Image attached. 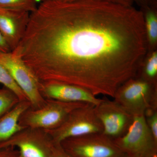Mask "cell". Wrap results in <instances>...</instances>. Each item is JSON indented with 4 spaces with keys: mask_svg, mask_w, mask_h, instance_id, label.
I'll return each instance as SVG.
<instances>
[{
    "mask_svg": "<svg viewBox=\"0 0 157 157\" xmlns=\"http://www.w3.org/2000/svg\"><path fill=\"white\" fill-rule=\"evenodd\" d=\"M16 49L39 82L113 98L147 52L143 13L98 0H47L30 13Z\"/></svg>",
    "mask_w": 157,
    "mask_h": 157,
    "instance_id": "cell-1",
    "label": "cell"
},
{
    "mask_svg": "<svg viewBox=\"0 0 157 157\" xmlns=\"http://www.w3.org/2000/svg\"><path fill=\"white\" fill-rule=\"evenodd\" d=\"M113 98L133 116H144L149 108H157V86L135 76L121 85Z\"/></svg>",
    "mask_w": 157,
    "mask_h": 157,
    "instance_id": "cell-2",
    "label": "cell"
},
{
    "mask_svg": "<svg viewBox=\"0 0 157 157\" xmlns=\"http://www.w3.org/2000/svg\"><path fill=\"white\" fill-rule=\"evenodd\" d=\"M86 104L45 99L42 107L26 110L20 117L19 124L24 128L52 130L60 126L73 109Z\"/></svg>",
    "mask_w": 157,
    "mask_h": 157,
    "instance_id": "cell-3",
    "label": "cell"
},
{
    "mask_svg": "<svg viewBox=\"0 0 157 157\" xmlns=\"http://www.w3.org/2000/svg\"><path fill=\"white\" fill-rule=\"evenodd\" d=\"M94 107L86 104L73 109L58 128L45 131L55 144H60L70 137L103 133V126L96 115Z\"/></svg>",
    "mask_w": 157,
    "mask_h": 157,
    "instance_id": "cell-4",
    "label": "cell"
},
{
    "mask_svg": "<svg viewBox=\"0 0 157 157\" xmlns=\"http://www.w3.org/2000/svg\"><path fill=\"white\" fill-rule=\"evenodd\" d=\"M0 63L6 68L31 104V108L42 107L45 101L39 90L40 82L16 49L0 52Z\"/></svg>",
    "mask_w": 157,
    "mask_h": 157,
    "instance_id": "cell-5",
    "label": "cell"
},
{
    "mask_svg": "<svg viewBox=\"0 0 157 157\" xmlns=\"http://www.w3.org/2000/svg\"><path fill=\"white\" fill-rule=\"evenodd\" d=\"M70 157H124L113 139L103 133L70 137L60 143Z\"/></svg>",
    "mask_w": 157,
    "mask_h": 157,
    "instance_id": "cell-6",
    "label": "cell"
},
{
    "mask_svg": "<svg viewBox=\"0 0 157 157\" xmlns=\"http://www.w3.org/2000/svg\"><path fill=\"white\" fill-rule=\"evenodd\" d=\"M113 140L125 155L157 157V140L149 129L144 116L134 117L126 133Z\"/></svg>",
    "mask_w": 157,
    "mask_h": 157,
    "instance_id": "cell-7",
    "label": "cell"
},
{
    "mask_svg": "<svg viewBox=\"0 0 157 157\" xmlns=\"http://www.w3.org/2000/svg\"><path fill=\"white\" fill-rule=\"evenodd\" d=\"M54 144L45 130L25 128L0 143V149L16 148L20 157H52Z\"/></svg>",
    "mask_w": 157,
    "mask_h": 157,
    "instance_id": "cell-8",
    "label": "cell"
},
{
    "mask_svg": "<svg viewBox=\"0 0 157 157\" xmlns=\"http://www.w3.org/2000/svg\"><path fill=\"white\" fill-rule=\"evenodd\" d=\"M94 109L103 126V134L113 140L124 135L134 119V117L114 100L101 99Z\"/></svg>",
    "mask_w": 157,
    "mask_h": 157,
    "instance_id": "cell-9",
    "label": "cell"
},
{
    "mask_svg": "<svg viewBox=\"0 0 157 157\" xmlns=\"http://www.w3.org/2000/svg\"><path fill=\"white\" fill-rule=\"evenodd\" d=\"M39 90L45 99L63 102H82L96 106L101 100L84 88L63 82H40Z\"/></svg>",
    "mask_w": 157,
    "mask_h": 157,
    "instance_id": "cell-10",
    "label": "cell"
},
{
    "mask_svg": "<svg viewBox=\"0 0 157 157\" xmlns=\"http://www.w3.org/2000/svg\"><path fill=\"white\" fill-rule=\"evenodd\" d=\"M30 13L0 8V33L9 48L14 50L24 36Z\"/></svg>",
    "mask_w": 157,
    "mask_h": 157,
    "instance_id": "cell-11",
    "label": "cell"
},
{
    "mask_svg": "<svg viewBox=\"0 0 157 157\" xmlns=\"http://www.w3.org/2000/svg\"><path fill=\"white\" fill-rule=\"evenodd\" d=\"M31 107L29 100L20 101L9 112L0 117V143H2L25 128L19 124L20 117Z\"/></svg>",
    "mask_w": 157,
    "mask_h": 157,
    "instance_id": "cell-12",
    "label": "cell"
},
{
    "mask_svg": "<svg viewBox=\"0 0 157 157\" xmlns=\"http://www.w3.org/2000/svg\"><path fill=\"white\" fill-rule=\"evenodd\" d=\"M143 13L147 51L157 50V4L141 9Z\"/></svg>",
    "mask_w": 157,
    "mask_h": 157,
    "instance_id": "cell-13",
    "label": "cell"
},
{
    "mask_svg": "<svg viewBox=\"0 0 157 157\" xmlns=\"http://www.w3.org/2000/svg\"><path fill=\"white\" fill-rule=\"evenodd\" d=\"M135 76L157 86V50L147 52Z\"/></svg>",
    "mask_w": 157,
    "mask_h": 157,
    "instance_id": "cell-14",
    "label": "cell"
},
{
    "mask_svg": "<svg viewBox=\"0 0 157 157\" xmlns=\"http://www.w3.org/2000/svg\"><path fill=\"white\" fill-rule=\"evenodd\" d=\"M35 0H0V8L26 11L31 13L36 9Z\"/></svg>",
    "mask_w": 157,
    "mask_h": 157,
    "instance_id": "cell-15",
    "label": "cell"
},
{
    "mask_svg": "<svg viewBox=\"0 0 157 157\" xmlns=\"http://www.w3.org/2000/svg\"><path fill=\"white\" fill-rule=\"evenodd\" d=\"M20 101L14 92L7 88H0V117L15 107Z\"/></svg>",
    "mask_w": 157,
    "mask_h": 157,
    "instance_id": "cell-16",
    "label": "cell"
},
{
    "mask_svg": "<svg viewBox=\"0 0 157 157\" xmlns=\"http://www.w3.org/2000/svg\"><path fill=\"white\" fill-rule=\"evenodd\" d=\"M0 84L4 87L11 90L19 98L20 101L28 100L24 93L21 89L16 82L11 77L9 72L2 64L0 63Z\"/></svg>",
    "mask_w": 157,
    "mask_h": 157,
    "instance_id": "cell-17",
    "label": "cell"
},
{
    "mask_svg": "<svg viewBox=\"0 0 157 157\" xmlns=\"http://www.w3.org/2000/svg\"><path fill=\"white\" fill-rule=\"evenodd\" d=\"M144 117L149 129L157 140V108H149L145 111Z\"/></svg>",
    "mask_w": 157,
    "mask_h": 157,
    "instance_id": "cell-18",
    "label": "cell"
},
{
    "mask_svg": "<svg viewBox=\"0 0 157 157\" xmlns=\"http://www.w3.org/2000/svg\"><path fill=\"white\" fill-rule=\"evenodd\" d=\"M0 157H20L17 149L9 147L0 149Z\"/></svg>",
    "mask_w": 157,
    "mask_h": 157,
    "instance_id": "cell-19",
    "label": "cell"
},
{
    "mask_svg": "<svg viewBox=\"0 0 157 157\" xmlns=\"http://www.w3.org/2000/svg\"><path fill=\"white\" fill-rule=\"evenodd\" d=\"M52 157H70L62 148L60 144H54Z\"/></svg>",
    "mask_w": 157,
    "mask_h": 157,
    "instance_id": "cell-20",
    "label": "cell"
},
{
    "mask_svg": "<svg viewBox=\"0 0 157 157\" xmlns=\"http://www.w3.org/2000/svg\"><path fill=\"white\" fill-rule=\"evenodd\" d=\"M102 2L112 3L120 6L132 7L134 2L133 0H98Z\"/></svg>",
    "mask_w": 157,
    "mask_h": 157,
    "instance_id": "cell-21",
    "label": "cell"
},
{
    "mask_svg": "<svg viewBox=\"0 0 157 157\" xmlns=\"http://www.w3.org/2000/svg\"><path fill=\"white\" fill-rule=\"evenodd\" d=\"M11 51L9 45L0 33V52H8Z\"/></svg>",
    "mask_w": 157,
    "mask_h": 157,
    "instance_id": "cell-22",
    "label": "cell"
},
{
    "mask_svg": "<svg viewBox=\"0 0 157 157\" xmlns=\"http://www.w3.org/2000/svg\"><path fill=\"white\" fill-rule=\"evenodd\" d=\"M133 1L139 5L141 9L153 4H157V0H133Z\"/></svg>",
    "mask_w": 157,
    "mask_h": 157,
    "instance_id": "cell-23",
    "label": "cell"
},
{
    "mask_svg": "<svg viewBox=\"0 0 157 157\" xmlns=\"http://www.w3.org/2000/svg\"><path fill=\"white\" fill-rule=\"evenodd\" d=\"M55 1L63 2H75V1H78V0H55Z\"/></svg>",
    "mask_w": 157,
    "mask_h": 157,
    "instance_id": "cell-24",
    "label": "cell"
},
{
    "mask_svg": "<svg viewBox=\"0 0 157 157\" xmlns=\"http://www.w3.org/2000/svg\"><path fill=\"white\" fill-rule=\"evenodd\" d=\"M35 1L37 2L38 4H40V3L45 2V1H47V0H35Z\"/></svg>",
    "mask_w": 157,
    "mask_h": 157,
    "instance_id": "cell-25",
    "label": "cell"
},
{
    "mask_svg": "<svg viewBox=\"0 0 157 157\" xmlns=\"http://www.w3.org/2000/svg\"><path fill=\"white\" fill-rule=\"evenodd\" d=\"M124 157H135V156H130L128 155H124Z\"/></svg>",
    "mask_w": 157,
    "mask_h": 157,
    "instance_id": "cell-26",
    "label": "cell"
}]
</instances>
